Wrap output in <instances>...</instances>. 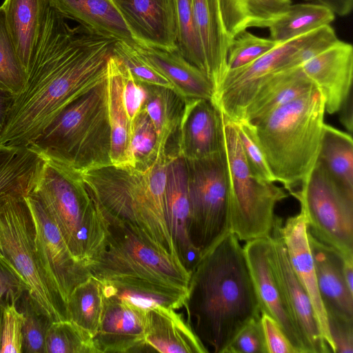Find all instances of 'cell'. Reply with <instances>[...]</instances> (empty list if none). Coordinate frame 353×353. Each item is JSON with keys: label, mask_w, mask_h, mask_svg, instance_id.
<instances>
[{"label": "cell", "mask_w": 353, "mask_h": 353, "mask_svg": "<svg viewBox=\"0 0 353 353\" xmlns=\"http://www.w3.org/2000/svg\"><path fill=\"white\" fill-rule=\"evenodd\" d=\"M301 185L290 193L300 203L308 231L344 259H353V195L342 190L319 161Z\"/></svg>", "instance_id": "cell-11"}, {"label": "cell", "mask_w": 353, "mask_h": 353, "mask_svg": "<svg viewBox=\"0 0 353 353\" xmlns=\"http://www.w3.org/2000/svg\"><path fill=\"white\" fill-rule=\"evenodd\" d=\"M168 161L165 150L145 172L111 164L81 174L101 210L125 222L157 249L179 258L165 214Z\"/></svg>", "instance_id": "cell-4"}, {"label": "cell", "mask_w": 353, "mask_h": 353, "mask_svg": "<svg viewBox=\"0 0 353 353\" xmlns=\"http://www.w3.org/2000/svg\"><path fill=\"white\" fill-rule=\"evenodd\" d=\"M23 321L15 304H0V353H22Z\"/></svg>", "instance_id": "cell-44"}, {"label": "cell", "mask_w": 353, "mask_h": 353, "mask_svg": "<svg viewBox=\"0 0 353 353\" xmlns=\"http://www.w3.org/2000/svg\"><path fill=\"white\" fill-rule=\"evenodd\" d=\"M133 43L116 41L112 54L121 60L138 81L174 90L172 84L165 77L139 56Z\"/></svg>", "instance_id": "cell-42"}, {"label": "cell", "mask_w": 353, "mask_h": 353, "mask_svg": "<svg viewBox=\"0 0 353 353\" xmlns=\"http://www.w3.org/2000/svg\"><path fill=\"white\" fill-rule=\"evenodd\" d=\"M221 113L228 170L230 232L239 241L268 237L275 206L288 194L274 183L261 181L252 174L235 123Z\"/></svg>", "instance_id": "cell-9"}, {"label": "cell", "mask_w": 353, "mask_h": 353, "mask_svg": "<svg viewBox=\"0 0 353 353\" xmlns=\"http://www.w3.org/2000/svg\"><path fill=\"white\" fill-rule=\"evenodd\" d=\"M26 199L35 224L36 243L40 259L68 304L74 288L92 274L85 264L73 257L39 200L31 193L26 196Z\"/></svg>", "instance_id": "cell-15"}, {"label": "cell", "mask_w": 353, "mask_h": 353, "mask_svg": "<svg viewBox=\"0 0 353 353\" xmlns=\"http://www.w3.org/2000/svg\"><path fill=\"white\" fill-rule=\"evenodd\" d=\"M43 161V157L30 148L0 145V200L28 194Z\"/></svg>", "instance_id": "cell-30"}, {"label": "cell", "mask_w": 353, "mask_h": 353, "mask_svg": "<svg viewBox=\"0 0 353 353\" xmlns=\"http://www.w3.org/2000/svg\"><path fill=\"white\" fill-rule=\"evenodd\" d=\"M49 0H4L0 6L8 33L26 75Z\"/></svg>", "instance_id": "cell-26"}, {"label": "cell", "mask_w": 353, "mask_h": 353, "mask_svg": "<svg viewBox=\"0 0 353 353\" xmlns=\"http://www.w3.org/2000/svg\"><path fill=\"white\" fill-rule=\"evenodd\" d=\"M106 79L66 106L28 148L79 173L111 165Z\"/></svg>", "instance_id": "cell-6"}, {"label": "cell", "mask_w": 353, "mask_h": 353, "mask_svg": "<svg viewBox=\"0 0 353 353\" xmlns=\"http://www.w3.org/2000/svg\"><path fill=\"white\" fill-rule=\"evenodd\" d=\"M43 159L30 193L39 200L73 257L86 265L103 236L99 212L81 173Z\"/></svg>", "instance_id": "cell-7"}, {"label": "cell", "mask_w": 353, "mask_h": 353, "mask_svg": "<svg viewBox=\"0 0 353 353\" xmlns=\"http://www.w3.org/2000/svg\"><path fill=\"white\" fill-rule=\"evenodd\" d=\"M307 237L327 316L353 320V293L345 281L343 257L336 250L316 239L308 230Z\"/></svg>", "instance_id": "cell-22"}, {"label": "cell", "mask_w": 353, "mask_h": 353, "mask_svg": "<svg viewBox=\"0 0 353 353\" xmlns=\"http://www.w3.org/2000/svg\"><path fill=\"white\" fill-rule=\"evenodd\" d=\"M115 41L81 25L70 26L49 0L0 145L28 147L66 106L105 80Z\"/></svg>", "instance_id": "cell-1"}, {"label": "cell", "mask_w": 353, "mask_h": 353, "mask_svg": "<svg viewBox=\"0 0 353 353\" xmlns=\"http://www.w3.org/2000/svg\"><path fill=\"white\" fill-rule=\"evenodd\" d=\"M278 43L270 38L257 37L247 30L239 32L230 43L226 72L252 63L272 50Z\"/></svg>", "instance_id": "cell-41"}, {"label": "cell", "mask_w": 353, "mask_h": 353, "mask_svg": "<svg viewBox=\"0 0 353 353\" xmlns=\"http://www.w3.org/2000/svg\"><path fill=\"white\" fill-rule=\"evenodd\" d=\"M166 148L161 146L156 128L142 108L131 123L129 145V167L145 172L155 162L160 153Z\"/></svg>", "instance_id": "cell-36"}, {"label": "cell", "mask_w": 353, "mask_h": 353, "mask_svg": "<svg viewBox=\"0 0 353 353\" xmlns=\"http://www.w3.org/2000/svg\"><path fill=\"white\" fill-rule=\"evenodd\" d=\"M14 97L15 95L12 92L0 89V139L5 129Z\"/></svg>", "instance_id": "cell-50"}, {"label": "cell", "mask_w": 353, "mask_h": 353, "mask_svg": "<svg viewBox=\"0 0 353 353\" xmlns=\"http://www.w3.org/2000/svg\"><path fill=\"white\" fill-rule=\"evenodd\" d=\"M329 332L335 347L334 353L353 352V320L327 316Z\"/></svg>", "instance_id": "cell-48"}, {"label": "cell", "mask_w": 353, "mask_h": 353, "mask_svg": "<svg viewBox=\"0 0 353 353\" xmlns=\"http://www.w3.org/2000/svg\"><path fill=\"white\" fill-rule=\"evenodd\" d=\"M106 80L111 163L118 167H129L131 121L123 98L122 63L113 54L108 60Z\"/></svg>", "instance_id": "cell-29"}, {"label": "cell", "mask_w": 353, "mask_h": 353, "mask_svg": "<svg viewBox=\"0 0 353 353\" xmlns=\"http://www.w3.org/2000/svg\"><path fill=\"white\" fill-rule=\"evenodd\" d=\"M192 4L205 59V74L215 93L227 70L228 50L232 40L223 24L219 0H192Z\"/></svg>", "instance_id": "cell-25"}, {"label": "cell", "mask_w": 353, "mask_h": 353, "mask_svg": "<svg viewBox=\"0 0 353 353\" xmlns=\"http://www.w3.org/2000/svg\"><path fill=\"white\" fill-rule=\"evenodd\" d=\"M96 207L103 236L86 263L91 274L117 294L143 297L151 305L174 310L185 306L191 272L179 259L157 249L125 222Z\"/></svg>", "instance_id": "cell-3"}, {"label": "cell", "mask_w": 353, "mask_h": 353, "mask_svg": "<svg viewBox=\"0 0 353 353\" xmlns=\"http://www.w3.org/2000/svg\"><path fill=\"white\" fill-rule=\"evenodd\" d=\"M165 207L179 258L191 272L201 256L192 244L189 236L190 201L186 160L176 154H168Z\"/></svg>", "instance_id": "cell-19"}, {"label": "cell", "mask_w": 353, "mask_h": 353, "mask_svg": "<svg viewBox=\"0 0 353 353\" xmlns=\"http://www.w3.org/2000/svg\"><path fill=\"white\" fill-rule=\"evenodd\" d=\"M282 219L275 215L269 237V260L281 295L312 353H330L321 334L311 301L296 276L284 243Z\"/></svg>", "instance_id": "cell-13"}, {"label": "cell", "mask_w": 353, "mask_h": 353, "mask_svg": "<svg viewBox=\"0 0 353 353\" xmlns=\"http://www.w3.org/2000/svg\"><path fill=\"white\" fill-rule=\"evenodd\" d=\"M186 163L190 201L189 236L202 256L230 232L228 170L224 145L207 157L186 160Z\"/></svg>", "instance_id": "cell-10"}, {"label": "cell", "mask_w": 353, "mask_h": 353, "mask_svg": "<svg viewBox=\"0 0 353 353\" xmlns=\"http://www.w3.org/2000/svg\"><path fill=\"white\" fill-rule=\"evenodd\" d=\"M103 302V284L91 275L74 288L68 299L67 306L69 320L94 336L102 318Z\"/></svg>", "instance_id": "cell-35"}, {"label": "cell", "mask_w": 353, "mask_h": 353, "mask_svg": "<svg viewBox=\"0 0 353 353\" xmlns=\"http://www.w3.org/2000/svg\"><path fill=\"white\" fill-rule=\"evenodd\" d=\"M325 113V99L316 88L250 122L276 182L289 192L317 161Z\"/></svg>", "instance_id": "cell-5"}, {"label": "cell", "mask_w": 353, "mask_h": 353, "mask_svg": "<svg viewBox=\"0 0 353 353\" xmlns=\"http://www.w3.org/2000/svg\"><path fill=\"white\" fill-rule=\"evenodd\" d=\"M139 56L165 77L183 98L213 101L214 88L206 74L187 61L178 48L166 50L133 43Z\"/></svg>", "instance_id": "cell-24"}, {"label": "cell", "mask_w": 353, "mask_h": 353, "mask_svg": "<svg viewBox=\"0 0 353 353\" xmlns=\"http://www.w3.org/2000/svg\"><path fill=\"white\" fill-rule=\"evenodd\" d=\"M136 43L177 48L175 0H112Z\"/></svg>", "instance_id": "cell-17"}, {"label": "cell", "mask_w": 353, "mask_h": 353, "mask_svg": "<svg viewBox=\"0 0 353 353\" xmlns=\"http://www.w3.org/2000/svg\"><path fill=\"white\" fill-rule=\"evenodd\" d=\"M336 14L318 3L291 4L268 27L270 39L282 43L330 25Z\"/></svg>", "instance_id": "cell-33"}, {"label": "cell", "mask_w": 353, "mask_h": 353, "mask_svg": "<svg viewBox=\"0 0 353 353\" xmlns=\"http://www.w3.org/2000/svg\"><path fill=\"white\" fill-rule=\"evenodd\" d=\"M301 67L322 93L325 112L330 114L339 112L352 93V46L339 39Z\"/></svg>", "instance_id": "cell-20"}, {"label": "cell", "mask_w": 353, "mask_h": 353, "mask_svg": "<svg viewBox=\"0 0 353 353\" xmlns=\"http://www.w3.org/2000/svg\"><path fill=\"white\" fill-rule=\"evenodd\" d=\"M261 322L268 353H297L273 319L261 314Z\"/></svg>", "instance_id": "cell-49"}, {"label": "cell", "mask_w": 353, "mask_h": 353, "mask_svg": "<svg viewBox=\"0 0 353 353\" xmlns=\"http://www.w3.org/2000/svg\"><path fill=\"white\" fill-rule=\"evenodd\" d=\"M103 287L102 318L93 338L98 353L143 352L148 307Z\"/></svg>", "instance_id": "cell-14"}, {"label": "cell", "mask_w": 353, "mask_h": 353, "mask_svg": "<svg viewBox=\"0 0 353 353\" xmlns=\"http://www.w3.org/2000/svg\"><path fill=\"white\" fill-rule=\"evenodd\" d=\"M339 111H341L340 120L344 127L352 132L353 128V117H352V93L344 101Z\"/></svg>", "instance_id": "cell-52"}, {"label": "cell", "mask_w": 353, "mask_h": 353, "mask_svg": "<svg viewBox=\"0 0 353 353\" xmlns=\"http://www.w3.org/2000/svg\"><path fill=\"white\" fill-rule=\"evenodd\" d=\"M223 24L229 39L248 28H268L292 0H219Z\"/></svg>", "instance_id": "cell-31"}, {"label": "cell", "mask_w": 353, "mask_h": 353, "mask_svg": "<svg viewBox=\"0 0 353 353\" xmlns=\"http://www.w3.org/2000/svg\"><path fill=\"white\" fill-rule=\"evenodd\" d=\"M121 63L123 102L128 116L132 123L143 108L147 93L143 83L138 81L125 65L122 62Z\"/></svg>", "instance_id": "cell-46"}, {"label": "cell", "mask_w": 353, "mask_h": 353, "mask_svg": "<svg viewBox=\"0 0 353 353\" xmlns=\"http://www.w3.org/2000/svg\"><path fill=\"white\" fill-rule=\"evenodd\" d=\"M26 73L17 57L0 8V89L15 96L24 88Z\"/></svg>", "instance_id": "cell-40"}, {"label": "cell", "mask_w": 353, "mask_h": 353, "mask_svg": "<svg viewBox=\"0 0 353 353\" xmlns=\"http://www.w3.org/2000/svg\"><path fill=\"white\" fill-rule=\"evenodd\" d=\"M246 259L256 288L261 314L273 319L297 353H312L303 335L290 315L272 272L269 237L246 241Z\"/></svg>", "instance_id": "cell-16"}, {"label": "cell", "mask_w": 353, "mask_h": 353, "mask_svg": "<svg viewBox=\"0 0 353 353\" xmlns=\"http://www.w3.org/2000/svg\"><path fill=\"white\" fill-rule=\"evenodd\" d=\"M207 353L190 323L174 309L160 304L148 306L143 352Z\"/></svg>", "instance_id": "cell-23"}, {"label": "cell", "mask_w": 353, "mask_h": 353, "mask_svg": "<svg viewBox=\"0 0 353 353\" xmlns=\"http://www.w3.org/2000/svg\"><path fill=\"white\" fill-rule=\"evenodd\" d=\"M23 314L22 353H46L47 331L52 321L26 291L16 303Z\"/></svg>", "instance_id": "cell-38"}, {"label": "cell", "mask_w": 353, "mask_h": 353, "mask_svg": "<svg viewBox=\"0 0 353 353\" xmlns=\"http://www.w3.org/2000/svg\"><path fill=\"white\" fill-rule=\"evenodd\" d=\"M343 275L347 288L353 293V259H344Z\"/></svg>", "instance_id": "cell-53"}, {"label": "cell", "mask_w": 353, "mask_h": 353, "mask_svg": "<svg viewBox=\"0 0 353 353\" xmlns=\"http://www.w3.org/2000/svg\"><path fill=\"white\" fill-rule=\"evenodd\" d=\"M316 88L301 66L279 71L258 89L245 108L243 119L249 122L256 121Z\"/></svg>", "instance_id": "cell-27"}, {"label": "cell", "mask_w": 353, "mask_h": 353, "mask_svg": "<svg viewBox=\"0 0 353 353\" xmlns=\"http://www.w3.org/2000/svg\"><path fill=\"white\" fill-rule=\"evenodd\" d=\"M282 236L293 271L307 294L321 334L332 353L335 347L332 340L327 314L323 307L307 237V224L302 211L289 217L282 225Z\"/></svg>", "instance_id": "cell-21"}, {"label": "cell", "mask_w": 353, "mask_h": 353, "mask_svg": "<svg viewBox=\"0 0 353 353\" xmlns=\"http://www.w3.org/2000/svg\"><path fill=\"white\" fill-rule=\"evenodd\" d=\"M93 338L70 320L52 321L46 334V353H98Z\"/></svg>", "instance_id": "cell-37"}, {"label": "cell", "mask_w": 353, "mask_h": 353, "mask_svg": "<svg viewBox=\"0 0 353 353\" xmlns=\"http://www.w3.org/2000/svg\"><path fill=\"white\" fill-rule=\"evenodd\" d=\"M223 353H268L261 316L250 321Z\"/></svg>", "instance_id": "cell-45"}, {"label": "cell", "mask_w": 353, "mask_h": 353, "mask_svg": "<svg viewBox=\"0 0 353 353\" xmlns=\"http://www.w3.org/2000/svg\"><path fill=\"white\" fill-rule=\"evenodd\" d=\"M308 34L309 32L279 43L252 63L227 71L214 93L212 102L232 121L243 119L245 108L261 85L274 73L294 68L295 53Z\"/></svg>", "instance_id": "cell-12"}, {"label": "cell", "mask_w": 353, "mask_h": 353, "mask_svg": "<svg viewBox=\"0 0 353 353\" xmlns=\"http://www.w3.org/2000/svg\"><path fill=\"white\" fill-rule=\"evenodd\" d=\"M177 48L183 57L205 74L202 46L197 32L192 0H175Z\"/></svg>", "instance_id": "cell-39"}, {"label": "cell", "mask_w": 353, "mask_h": 353, "mask_svg": "<svg viewBox=\"0 0 353 353\" xmlns=\"http://www.w3.org/2000/svg\"><path fill=\"white\" fill-rule=\"evenodd\" d=\"M26 196L0 200V259L21 276L32 298L52 321L69 320L67 303L39 255Z\"/></svg>", "instance_id": "cell-8"}, {"label": "cell", "mask_w": 353, "mask_h": 353, "mask_svg": "<svg viewBox=\"0 0 353 353\" xmlns=\"http://www.w3.org/2000/svg\"><path fill=\"white\" fill-rule=\"evenodd\" d=\"M185 306L196 336L215 353H223L250 321L261 316L244 248L232 232L192 270Z\"/></svg>", "instance_id": "cell-2"}, {"label": "cell", "mask_w": 353, "mask_h": 353, "mask_svg": "<svg viewBox=\"0 0 353 353\" xmlns=\"http://www.w3.org/2000/svg\"><path fill=\"white\" fill-rule=\"evenodd\" d=\"M66 19L116 41L134 42L112 0H50Z\"/></svg>", "instance_id": "cell-28"}, {"label": "cell", "mask_w": 353, "mask_h": 353, "mask_svg": "<svg viewBox=\"0 0 353 353\" xmlns=\"http://www.w3.org/2000/svg\"><path fill=\"white\" fill-rule=\"evenodd\" d=\"M317 161L342 190L353 195V141L351 134L325 123Z\"/></svg>", "instance_id": "cell-32"}, {"label": "cell", "mask_w": 353, "mask_h": 353, "mask_svg": "<svg viewBox=\"0 0 353 353\" xmlns=\"http://www.w3.org/2000/svg\"><path fill=\"white\" fill-rule=\"evenodd\" d=\"M143 85L147 96L143 108L156 128L161 146L166 148L170 137L178 129L185 99L173 89L145 83Z\"/></svg>", "instance_id": "cell-34"}, {"label": "cell", "mask_w": 353, "mask_h": 353, "mask_svg": "<svg viewBox=\"0 0 353 353\" xmlns=\"http://www.w3.org/2000/svg\"><path fill=\"white\" fill-rule=\"evenodd\" d=\"M235 123L245 158L252 174L267 182H276L258 141L253 124L244 119Z\"/></svg>", "instance_id": "cell-43"}, {"label": "cell", "mask_w": 353, "mask_h": 353, "mask_svg": "<svg viewBox=\"0 0 353 353\" xmlns=\"http://www.w3.org/2000/svg\"><path fill=\"white\" fill-rule=\"evenodd\" d=\"M177 131L176 154L186 160L207 157L223 146L221 113L210 100L185 99Z\"/></svg>", "instance_id": "cell-18"}, {"label": "cell", "mask_w": 353, "mask_h": 353, "mask_svg": "<svg viewBox=\"0 0 353 353\" xmlns=\"http://www.w3.org/2000/svg\"><path fill=\"white\" fill-rule=\"evenodd\" d=\"M29 287L21 276L0 259V304H15Z\"/></svg>", "instance_id": "cell-47"}, {"label": "cell", "mask_w": 353, "mask_h": 353, "mask_svg": "<svg viewBox=\"0 0 353 353\" xmlns=\"http://www.w3.org/2000/svg\"><path fill=\"white\" fill-rule=\"evenodd\" d=\"M315 1L331 9L335 14L344 17L349 14L353 7V0H305Z\"/></svg>", "instance_id": "cell-51"}]
</instances>
